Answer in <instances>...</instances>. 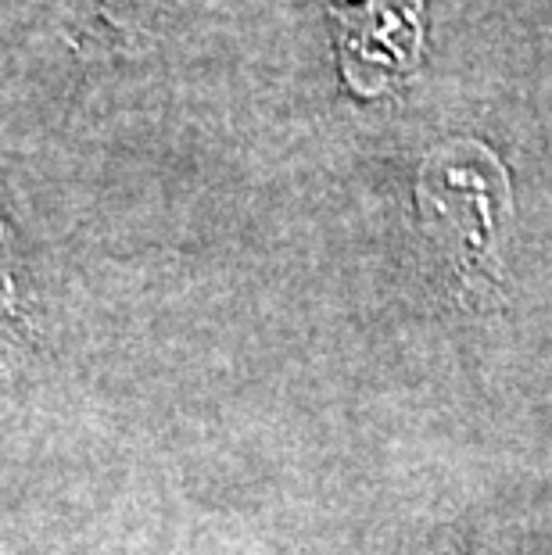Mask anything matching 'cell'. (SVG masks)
Instances as JSON below:
<instances>
[{"label": "cell", "mask_w": 552, "mask_h": 555, "mask_svg": "<svg viewBox=\"0 0 552 555\" xmlns=\"http://www.w3.org/2000/svg\"><path fill=\"white\" fill-rule=\"evenodd\" d=\"M420 222L463 273L491 262L510 219V183L502 162L477 140L434 147L416 180Z\"/></svg>", "instance_id": "1"}, {"label": "cell", "mask_w": 552, "mask_h": 555, "mask_svg": "<svg viewBox=\"0 0 552 555\" xmlns=\"http://www.w3.org/2000/svg\"><path fill=\"white\" fill-rule=\"evenodd\" d=\"M341 68L351 87L377 93L420 57L424 0H341Z\"/></svg>", "instance_id": "2"}]
</instances>
